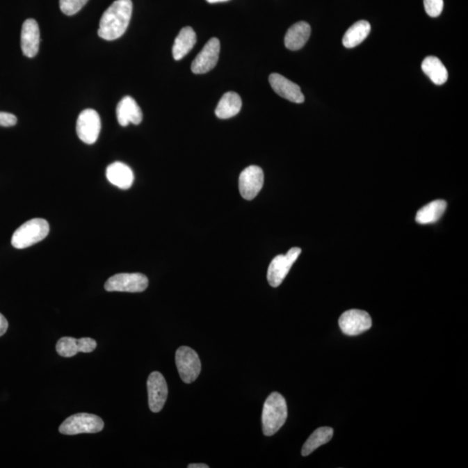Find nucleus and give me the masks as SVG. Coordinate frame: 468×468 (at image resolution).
<instances>
[{
  "mask_svg": "<svg viewBox=\"0 0 468 468\" xmlns=\"http://www.w3.org/2000/svg\"><path fill=\"white\" fill-rule=\"evenodd\" d=\"M132 10L131 0H115L101 17L99 37L108 41L121 38L128 29Z\"/></svg>",
  "mask_w": 468,
  "mask_h": 468,
  "instance_id": "1",
  "label": "nucleus"
},
{
  "mask_svg": "<svg viewBox=\"0 0 468 468\" xmlns=\"http://www.w3.org/2000/svg\"><path fill=\"white\" fill-rule=\"evenodd\" d=\"M287 404L286 399L280 393L273 392L267 397L262 412V427L264 435H275L287 419Z\"/></svg>",
  "mask_w": 468,
  "mask_h": 468,
  "instance_id": "2",
  "label": "nucleus"
},
{
  "mask_svg": "<svg viewBox=\"0 0 468 468\" xmlns=\"http://www.w3.org/2000/svg\"><path fill=\"white\" fill-rule=\"evenodd\" d=\"M50 226L44 219H33L24 223L14 232L12 245L17 249H24L37 244L47 237Z\"/></svg>",
  "mask_w": 468,
  "mask_h": 468,
  "instance_id": "3",
  "label": "nucleus"
},
{
  "mask_svg": "<svg viewBox=\"0 0 468 468\" xmlns=\"http://www.w3.org/2000/svg\"><path fill=\"white\" fill-rule=\"evenodd\" d=\"M104 427V421L96 414L79 413L67 418L59 427L63 435L95 434Z\"/></svg>",
  "mask_w": 468,
  "mask_h": 468,
  "instance_id": "4",
  "label": "nucleus"
},
{
  "mask_svg": "<svg viewBox=\"0 0 468 468\" xmlns=\"http://www.w3.org/2000/svg\"><path fill=\"white\" fill-rule=\"evenodd\" d=\"M175 362L183 382L192 383L198 378L202 371V362L195 350L188 346L179 347L176 351Z\"/></svg>",
  "mask_w": 468,
  "mask_h": 468,
  "instance_id": "5",
  "label": "nucleus"
},
{
  "mask_svg": "<svg viewBox=\"0 0 468 468\" xmlns=\"http://www.w3.org/2000/svg\"><path fill=\"white\" fill-rule=\"evenodd\" d=\"M149 287V280L142 273H119L112 276L105 283L107 291L121 293H143Z\"/></svg>",
  "mask_w": 468,
  "mask_h": 468,
  "instance_id": "6",
  "label": "nucleus"
},
{
  "mask_svg": "<svg viewBox=\"0 0 468 468\" xmlns=\"http://www.w3.org/2000/svg\"><path fill=\"white\" fill-rule=\"evenodd\" d=\"M300 253V248H293L290 249L287 255H277L273 259L267 272V280L271 287H277L282 284Z\"/></svg>",
  "mask_w": 468,
  "mask_h": 468,
  "instance_id": "7",
  "label": "nucleus"
},
{
  "mask_svg": "<svg viewBox=\"0 0 468 468\" xmlns=\"http://www.w3.org/2000/svg\"><path fill=\"white\" fill-rule=\"evenodd\" d=\"M101 119L96 111L87 108L81 112L76 121V134L79 139L86 144L97 142L101 131Z\"/></svg>",
  "mask_w": 468,
  "mask_h": 468,
  "instance_id": "8",
  "label": "nucleus"
},
{
  "mask_svg": "<svg viewBox=\"0 0 468 468\" xmlns=\"http://www.w3.org/2000/svg\"><path fill=\"white\" fill-rule=\"evenodd\" d=\"M340 329L347 336H357L371 328L372 319L368 312L361 309H350L339 318Z\"/></svg>",
  "mask_w": 468,
  "mask_h": 468,
  "instance_id": "9",
  "label": "nucleus"
},
{
  "mask_svg": "<svg viewBox=\"0 0 468 468\" xmlns=\"http://www.w3.org/2000/svg\"><path fill=\"white\" fill-rule=\"evenodd\" d=\"M264 185V172L258 166L245 168L239 175V188L243 198L251 200L259 195Z\"/></svg>",
  "mask_w": 468,
  "mask_h": 468,
  "instance_id": "10",
  "label": "nucleus"
},
{
  "mask_svg": "<svg viewBox=\"0 0 468 468\" xmlns=\"http://www.w3.org/2000/svg\"><path fill=\"white\" fill-rule=\"evenodd\" d=\"M220 43L217 38H212L207 42L191 65L193 73L205 74L212 70L219 61Z\"/></svg>",
  "mask_w": 468,
  "mask_h": 468,
  "instance_id": "11",
  "label": "nucleus"
},
{
  "mask_svg": "<svg viewBox=\"0 0 468 468\" xmlns=\"http://www.w3.org/2000/svg\"><path fill=\"white\" fill-rule=\"evenodd\" d=\"M149 393V405L151 411L158 413L166 403L168 389L166 380L160 372L151 373L147 382Z\"/></svg>",
  "mask_w": 468,
  "mask_h": 468,
  "instance_id": "12",
  "label": "nucleus"
},
{
  "mask_svg": "<svg viewBox=\"0 0 468 468\" xmlns=\"http://www.w3.org/2000/svg\"><path fill=\"white\" fill-rule=\"evenodd\" d=\"M269 83L273 90L284 99L295 104L304 103L305 96L302 93L300 87L287 79V77L280 74L273 73L269 76Z\"/></svg>",
  "mask_w": 468,
  "mask_h": 468,
  "instance_id": "13",
  "label": "nucleus"
},
{
  "mask_svg": "<svg viewBox=\"0 0 468 468\" xmlns=\"http://www.w3.org/2000/svg\"><path fill=\"white\" fill-rule=\"evenodd\" d=\"M40 31L37 21L33 19L24 21L21 31V49L27 58H34L40 50Z\"/></svg>",
  "mask_w": 468,
  "mask_h": 468,
  "instance_id": "14",
  "label": "nucleus"
},
{
  "mask_svg": "<svg viewBox=\"0 0 468 468\" xmlns=\"http://www.w3.org/2000/svg\"><path fill=\"white\" fill-rule=\"evenodd\" d=\"M117 118L119 124L126 127L129 123L138 125L143 121V111L136 101L131 97L122 98L117 107Z\"/></svg>",
  "mask_w": 468,
  "mask_h": 468,
  "instance_id": "15",
  "label": "nucleus"
},
{
  "mask_svg": "<svg viewBox=\"0 0 468 468\" xmlns=\"http://www.w3.org/2000/svg\"><path fill=\"white\" fill-rule=\"evenodd\" d=\"M312 29L308 23L301 21L296 23L287 31L284 45L291 51H298L305 47L311 36Z\"/></svg>",
  "mask_w": 468,
  "mask_h": 468,
  "instance_id": "16",
  "label": "nucleus"
},
{
  "mask_svg": "<svg viewBox=\"0 0 468 468\" xmlns=\"http://www.w3.org/2000/svg\"><path fill=\"white\" fill-rule=\"evenodd\" d=\"M106 176L111 184L123 190L131 188L134 182L131 168L120 161H115L107 168Z\"/></svg>",
  "mask_w": 468,
  "mask_h": 468,
  "instance_id": "17",
  "label": "nucleus"
},
{
  "mask_svg": "<svg viewBox=\"0 0 468 468\" xmlns=\"http://www.w3.org/2000/svg\"><path fill=\"white\" fill-rule=\"evenodd\" d=\"M197 42L195 31L192 27L182 28L176 37L173 47V57L175 60L182 59L188 55Z\"/></svg>",
  "mask_w": 468,
  "mask_h": 468,
  "instance_id": "18",
  "label": "nucleus"
},
{
  "mask_svg": "<svg viewBox=\"0 0 468 468\" xmlns=\"http://www.w3.org/2000/svg\"><path fill=\"white\" fill-rule=\"evenodd\" d=\"M242 108V100L239 95L230 91L223 95L218 104L216 115L220 119H229L239 113Z\"/></svg>",
  "mask_w": 468,
  "mask_h": 468,
  "instance_id": "19",
  "label": "nucleus"
},
{
  "mask_svg": "<svg viewBox=\"0 0 468 468\" xmlns=\"http://www.w3.org/2000/svg\"><path fill=\"white\" fill-rule=\"evenodd\" d=\"M421 69L436 86H442L449 79L448 70L441 60L435 57H428L421 63Z\"/></svg>",
  "mask_w": 468,
  "mask_h": 468,
  "instance_id": "20",
  "label": "nucleus"
},
{
  "mask_svg": "<svg viewBox=\"0 0 468 468\" xmlns=\"http://www.w3.org/2000/svg\"><path fill=\"white\" fill-rule=\"evenodd\" d=\"M446 209L445 200H436L421 207L417 213L415 220L419 224L427 225L435 223L441 219Z\"/></svg>",
  "mask_w": 468,
  "mask_h": 468,
  "instance_id": "21",
  "label": "nucleus"
},
{
  "mask_svg": "<svg viewBox=\"0 0 468 468\" xmlns=\"http://www.w3.org/2000/svg\"><path fill=\"white\" fill-rule=\"evenodd\" d=\"M371 26L368 21L361 20L347 30L343 38V45L346 48H354L360 45L371 33Z\"/></svg>",
  "mask_w": 468,
  "mask_h": 468,
  "instance_id": "22",
  "label": "nucleus"
},
{
  "mask_svg": "<svg viewBox=\"0 0 468 468\" xmlns=\"http://www.w3.org/2000/svg\"><path fill=\"white\" fill-rule=\"evenodd\" d=\"M334 431L332 428L322 427L316 429L305 442L302 448V455H311L319 446L326 444L332 439Z\"/></svg>",
  "mask_w": 468,
  "mask_h": 468,
  "instance_id": "23",
  "label": "nucleus"
},
{
  "mask_svg": "<svg viewBox=\"0 0 468 468\" xmlns=\"http://www.w3.org/2000/svg\"><path fill=\"white\" fill-rule=\"evenodd\" d=\"M56 349H57L58 353L63 357H72L80 352L79 341L70 337L60 339Z\"/></svg>",
  "mask_w": 468,
  "mask_h": 468,
  "instance_id": "24",
  "label": "nucleus"
},
{
  "mask_svg": "<svg viewBox=\"0 0 468 468\" xmlns=\"http://www.w3.org/2000/svg\"><path fill=\"white\" fill-rule=\"evenodd\" d=\"M89 0H59L60 9L67 16H72L79 12Z\"/></svg>",
  "mask_w": 468,
  "mask_h": 468,
  "instance_id": "25",
  "label": "nucleus"
},
{
  "mask_svg": "<svg viewBox=\"0 0 468 468\" xmlns=\"http://www.w3.org/2000/svg\"><path fill=\"white\" fill-rule=\"evenodd\" d=\"M444 3L443 0H424L426 13L428 16L436 17L441 15Z\"/></svg>",
  "mask_w": 468,
  "mask_h": 468,
  "instance_id": "26",
  "label": "nucleus"
},
{
  "mask_svg": "<svg viewBox=\"0 0 468 468\" xmlns=\"http://www.w3.org/2000/svg\"><path fill=\"white\" fill-rule=\"evenodd\" d=\"M79 341V351L83 353H90V352L96 350L97 342L90 337H83V339H77Z\"/></svg>",
  "mask_w": 468,
  "mask_h": 468,
  "instance_id": "27",
  "label": "nucleus"
},
{
  "mask_svg": "<svg viewBox=\"0 0 468 468\" xmlns=\"http://www.w3.org/2000/svg\"><path fill=\"white\" fill-rule=\"evenodd\" d=\"M17 119L13 114L0 112V126L13 127L17 124Z\"/></svg>",
  "mask_w": 468,
  "mask_h": 468,
  "instance_id": "28",
  "label": "nucleus"
},
{
  "mask_svg": "<svg viewBox=\"0 0 468 468\" xmlns=\"http://www.w3.org/2000/svg\"><path fill=\"white\" fill-rule=\"evenodd\" d=\"M8 326L6 318L0 313V337H2L6 332Z\"/></svg>",
  "mask_w": 468,
  "mask_h": 468,
  "instance_id": "29",
  "label": "nucleus"
},
{
  "mask_svg": "<svg viewBox=\"0 0 468 468\" xmlns=\"http://www.w3.org/2000/svg\"><path fill=\"white\" fill-rule=\"evenodd\" d=\"M188 468H209L206 464H190Z\"/></svg>",
  "mask_w": 468,
  "mask_h": 468,
  "instance_id": "30",
  "label": "nucleus"
},
{
  "mask_svg": "<svg viewBox=\"0 0 468 468\" xmlns=\"http://www.w3.org/2000/svg\"><path fill=\"white\" fill-rule=\"evenodd\" d=\"M228 0H207V2H209V3H220V2H227Z\"/></svg>",
  "mask_w": 468,
  "mask_h": 468,
  "instance_id": "31",
  "label": "nucleus"
}]
</instances>
